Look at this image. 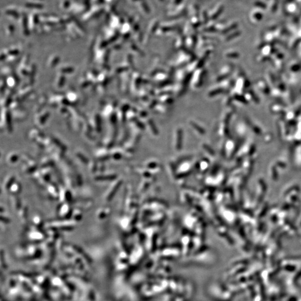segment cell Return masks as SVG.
Listing matches in <instances>:
<instances>
[{"instance_id":"6da1fadb","label":"cell","mask_w":301,"mask_h":301,"mask_svg":"<svg viewBox=\"0 0 301 301\" xmlns=\"http://www.w3.org/2000/svg\"><path fill=\"white\" fill-rule=\"evenodd\" d=\"M192 76H193V72H191V73H189L185 77V78H184V79L183 81V88H182V89L181 91L180 95H182V94H184V93H185L186 90L187 89V87L188 86L189 84L190 83V81L191 79H192Z\"/></svg>"},{"instance_id":"7a4b0ae2","label":"cell","mask_w":301,"mask_h":301,"mask_svg":"<svg viewBox=\"0 0 301 301\" xmlns=\"http://www.w3.org/2000/svg\"><path fill=\"white\" fill-rule=\"evenodd\" d=\"M210 54V51H208V52H206L204 54V55H203V57L200 60V61L197 63L196 66V69H200L203 68V66L204 65V64L206 63V60H208V59L209 57Z\"/></svg>"},{"instance_id":"3957f363","label":"cell","mask_w":301,"mask_h":301,"mask_svg":"<svg viewBox=\"0 0 301 301\" xmlns=\"http://www.w3.org/2000/svg\"><path fill=\"white\" fill-rule=\"evenodd\" d=\"M206 70H203L201 71L200 75L199 76V80H198L197 84H196V87L197 88H200V87H201V85H203V79H204V78H205V76L206 75Z\"/></svg>"},{"instance_id":"277c9868","label":"cell","mask_w":301,"mask_h":301,"mask_svg":"<svg viewBox=\"0 0 301 301\" xmlns=\"http://www.w3.org/2000/svg\"><path fill=\"white\" fill-rule=\"evenodd\" d=\"M190 124H191V126L194 128L195 129H196L199 132L201 133H205V131H204V130L203 129V128L200 127L198 124H197L196 123H195V122H193V121H190Z\"/></svg>"},{"instance_id":"5b68a950","label":"cell","mask_w":301,"mask_h":301,"mask_svg":"<svg viewBox=\"0 0 301 301\" xmlns=\"http://www.w3.org/2000/svg\"><path fill=\"white\" fill-rule=\"evenodd\" d=\"M222 91H223V90L221 89H217L214 90L209 92L208 94V97H214L215 95L220 94Z\"/></svg>"},{"instance_id":"8992f818","label":"cell","mask_w":301,"mask_h":301,"mask_svg":"<svg viewBox=\"0 0 301 301\" xmlns=\"http://www.w3.org/2000/svg\"><path fill=\"white\" fill-rule=\"evenodd\" d=\"M148 124H149L151 128V129L153 130V131L154 132H155V133H157V128L155 126V123L152 119H149L148 120Z\"/></svg>"},{"instance_id":"52a82bcc","label":"cell","mask_w":301,"mask_h":301,"mask_svg":"<svg viewBox=\"0 0 301 301\" xmlns=\"http://www.w3.org/2000/svg\"><path fill=\"white\" fill-rule=\"evenodd\" d=\"M134 121H135V122H136V124H137V126H138L140 128H141V129H145V126L143 123H142V122H141V121H137V119H134Z\"/></svg>"},{"instance_id":"ba28073f","label":"cell","mask_w":301,"mask_h":301,"mask_svg":"<svg viewBox=\"0 0 301 301\" xmlns=\"http://www.w3.org/2000/svg\"><path fill=\"white\" fill-rule=\"evenodd\" d=\"M171 83H172V81H163L161 84H160L159 85V87L160 88L161 87H165V86L171 84Z\"/></svg>"},{"instance_id":"9c48e42d","label":"cell","mask_w":301,"mask_h":301,"mask_svg":"<svg viewBox=\"0 0 301 301\" xmlns=\"http://www.w3.org/2000/svg\"><path fill=\"white\" fill-rule=\"evenodd\" d=\"M142 82V79L141 77H139L137 79V81H136V86L137 88H139L140 84H141Z\"/></svg>"},{"instance_id":"30bf717a","label":"cell","mask_w":301,"mask_h":301,"mask_svg":"<svg viewBox=\"0 0 301 301\" xmlns=\"http://www.w3.org/2000/svg\"><path fill=\"white\" fill-rule=\"evenodd\" d=\"M173 102H174V99L172 98L167 99L166 101V103L168 104H172V103H173Z\"/></svg>"},{"instance_id":"8fae6325","label":"cell","mask_w":301,"mask_h":301,"mask_svg":"<svg viewBox=\"0 0 301 301\" xmlns=\"http://www.w3.org/2000/svg\"><path fill=\"white\" fill-rule=\"evenodd\" d=\"M157 103H158V101H157V100H155V101H153V102H152L150 105V108H153V107H155V106L157 104Z\"/></svg>"},{"instance_id":"7c38bea8","label":"cell","mask_w":301,"mask_h":301,"mask_svg":"<svg viewBox=\"0 0 301 301\" xmlns=\"http://www.w3.org/2000/svg\"><path fill=\"white\" fill-rule=\"evenodd\" d=\"M147 115V113L145 112H142L141 113H140V116L141 117H145Z\"/></svg>"}]
</instances>
